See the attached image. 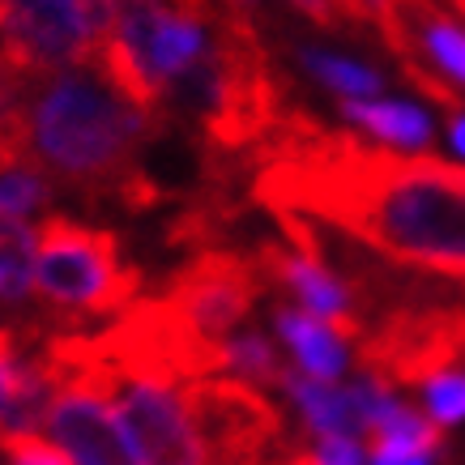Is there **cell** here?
<instances>
[{"instance_id":"cell-1","label":"cell","mask_w":465,"mask_h":465,"mask_svg":"<svg viewBox=\"0 0 465 465\" xmlns=\"http://www.w3.org/2000/svg\"><path fill=\"white\" fill-rule=\"evenodd\" d=\"M252 201L338 231L397 269L465 282L461 163L371 150L291 107L252 163Z\"/></svg>"},{"instance_id":"cell-2","label":"cell","mask_w":465,"mask_h":465,"mask_svg":"<svg viewBox=\"0 0 465 465\" xmlns=\"http://www.w3.org/2000/svg\"><path fill=\"white\" fill-rule=\"evenodd\" d=\"M17 128L26 167L56 188L128 213H145L163 201V188L142 167V150L167 124L124 99L99 60L30 77L17 94Z\"/></svg>"},{"instance_id":"cell-3","label":"cell","mask_w":465,"mask_h":465,"mask_svg":"<svg viewBox=\"0 0 465 465\" xmlns=\"http://www.w3.org/2000/svg\"><path fill=\"white\" fill-rule=\"evenodd\" d=\"M30 295L39 316L56 329L120 316L142 299V269L128 265L124 243L107 226L47 213L35 226V278Z\"/></svg>"},{"instance_id":"cell-4","label":"cell","mask_w":465,"mask_h":465,"mask_svg":"<svg viewBox=\"0 0 465 465\" xmlns=\"http://www.w3.org/2000/svg\"><path fill=\"white\" fill-rule=\"evenodd\" d=\"M112 14L107 0H0V52L30 73L94 64Z\"/></svg>"},{"instance_id":"cell-5","label":"cell","mask_w":465,"mask_h":465,"mask_svg":"<svg viewBox=\"0 0 465 465\" xmlns=\"http://www.w3.org/2000/svg\"><path fill=\"white\" fill-rule=\"evenodd\" d=\"M265 291L269 282L252 252L205 248V252L188 256L163 282L158 295L167 299L193 329H201L205 338L226 341L235 329H243L252 321V312Z\"/></svg>"},{"instance_id":"cell-6","label":"cell","mask_w":465,"mask_h":465,"mask_svg":"<svg viewBox=\"0 0 465 465\" xmlns=\"http://www.w3.org/2000/svg\"><path fill=\"white\" fill-rule=\"evenodd\" d=\"M39 431L56 444L73 465H145L128 427L120 423L112 397L94 376L69 371L47 381Z\"/></svg>"},{"instance_id":"cell-7","label":"cell","mask_w":465,"mask_h":465,"mask_svg":"<svg viewBox=\"0 0 465 465\" xmlns=\"http://www.w3.org/2000/svg\"><path fill=\"white\" fill-rule=\"evenodd\" d=\"M273 329H278V341L291 351L295 371H303L308 381L341 384L354 367L351 341L333 324L316 321L312 312L295 308V303H273Z\"/></svg>"},{"instance_id":"cell-8","label":"cell","mask_w":465,"mask_h":465,"mask_svg":"<svg viewBox=\"0 0 465 465\" xmlns=\"http://www.w3.org/2000/svg\"><path fill=\"white\" fill-rule=\"evenodd\" d=\"M341 115H346L359 133L376 137V142H389V145H410V150H423V145L436 137L431 115H427L419 103H406V99L341 103Z\"/></svg>"},{"instance_id":"cell-9","label":"cell","mask_w":465,"mask_h":465,"mask_svg":"<svg viewBox=\"0 0 465 465\" xmlns=\"http://www.w3.org/2000/svg\"><path fill=\"white\" fill-rule=\"evenodd\" d=\"M223 351H226V376H240V381L256 384V389H278L282 376L291 371V363L278 351V341H269V333H261L252 324L235 329L223 341Z\"/></svg>"},{"instance_id":"cell-10","label":"cell","mask_w":465,"mask_h":465,"mask_svg":"<svg viewBox=\"0 0 465 465\" xmlns=\"http://www.w3.org/2000/svg\"><path fill=\"white\" fill-rule=\"evenodd\" d=\"M299 64H303L324 90H333L341 103L376 99L384 90V73H376L371 64H359V60H351V56H338V52H324V47H303V52H299Z\"/></svg>"},{"instance_id":"cell-11","label":"cell","mask_w":465,"mask_h":465,"mask_svg":"<svg viewBox=\"0 0 465 465\" xmlns=\"http://www.w3.org/2000/svg\"><path fill=\"white\" fill-rule=\"evenodd\" d=\"M30 278H35V231L30 223L0 213V303L17 312L26 299H35Z\"/></svg>"},{"instance_id":"cell-12","label":"cell","mask_w":465,"mask_h":465,"mask_svg":"<svg viewBox=\"0 0 465 465\" xmlns=\"http://www.w3.org/2000/svg\"><path fill=\"white\" fill-rule=\"evenodd\" d=\"M56 197V183L39 175L35 167H14L0 171V213L5 218H17V223H30L35 213H43Z\"/></svg>"},{"instance_id":"cell-13","label":"cell","mask_w":465,"mask_h":465,"mask_svg":"<svg viewBox=\"0 0 465 465\" xmlns=\"http://www.w3.org/2000/svg\"><path fill=\"white\" fill-rule=\"evenodd\" d=\"M423 414L440 431H452L465 423V367L440 371L423 384Z\"/></svg>"},{"instance_id":"cell-14","label":"cell","mask_w":465,"mask_h":465,"mask_svg":"<svg viewBox=\"0 0 465 465\" xmlns=\"http://www.w3.org/2000/svg\"><path fill=\"white\" fill-rule=\"evenodd\" d=\"M0 461L5 465H73L43 431H0Z\"/></svg>"},{"instance_id":"cell-15","label":"cell","mask_w":465,"mask_h":465,"mask_svg":"<svg viewBox=\"0 0 465 465\" xmlns=\"http://www.w3.org/2000/svg\"><path fill=\"white\" fill-rule=\"evenodd\" d=\"M303 457L308 465H367V449L359 436H312Z\"/></svg>"},{"instance_id":"cell-16","label":"cell","mask_w":465,"mask_h":465,"mask_svg":"<svg viewBox=\"0 0 465 465\" xmlns=\"http://www.w3.org/2000/svg\"><path fill=\"white\" fill-rule=\"evenodd\" d=\"M223 14L231 17H248V22H261V9H265V0H213Z\"/></svg>"},{"instance_id":"cell-17","label":"cell","mask_w":465,"mask_h":465,"mask_svg":"<svg viewBox=\"0 0 465 465\" xmlns=\"http://www.w3.org/2000/svg\"><path fill=\"white\" fill-rule=\"evenodd\" d=\"M449 145L465 158V115H449Z\"/></svg>"}]
</instances>
